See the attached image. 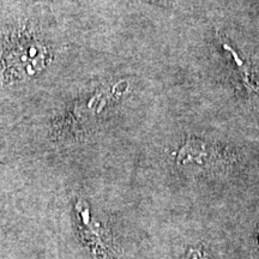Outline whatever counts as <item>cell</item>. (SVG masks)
Masks as SVG:
<instances>
[{"label":"cell","mask_w":259,"mask_h":259,"mask_svg":"<svg viewBox=\"0 0 259 259\" xmlns=\"http://www.w3.org/2000/svg\"><path fill=\"white\" fill-rule=\"evenodd\" d=\"M8 54V67L17 77H28L41 69L45 60L44 48L36 42L19 41Z\"/></svg>","instance_id":"obj_1"}]
</instances>
